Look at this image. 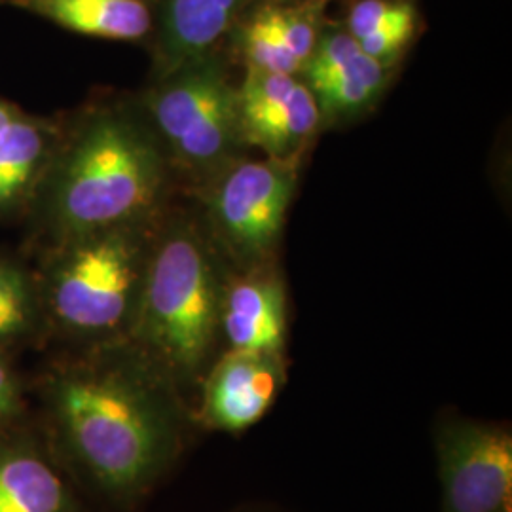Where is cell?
I'll list each match as a JSON object with an SVG mask.
<instances>
[{
    "mask_svg": "<svg viewBox=\"0 0 512 512\" xmlns=\"http://www.w3.org/2000/svg\"><path fill=\"white\" fill-rule=\"evenodd\" d=\"M296 177V162L234 160L202 184L203 230L228 268L274 264Z\"/></svg>",
    "mask_w": 512,
    "mask_h": 512,
    "instance_id": "6",
    "label": "cell"
},
{
    "mask_svg": "<svg viewBox=\"0 0 512 512\" xmlns=\"http://www.w3.org/2000/svg\"><path fill=\"white\" fill-rule=\"evenodd\" d=\"M420 23V14H418L416 4H410L399 18L393 19L382 29L359 38L357 42L368 57L389 67L414 42V38L418 35V29H420Z\"/></svg>",
    "mask_w": 512,
    "mask_h": 512,
    "instance_id": "19",
    "label": "cell"
},
{
    "mask_svg": "<svg viewBox=\"0 0 512 512\" xmlns=\"http://www.w3.org/2000/svg\"><path fill=\"white\" fill-rule=\"evenodd\" d=\"M25 410V387L14 365L12 351L0 348V431L23 425Z\"/></svg>",
    "mask_w": 512,
    "mask_h": 512,
    "instance_id": "21",
    "label": "cell"
},
{
    "mask_svg": "<svg viewBox=\"0 0 512 512\" xmlns=\"http://www.w3.org/2000/svg\"><path fill=\"white\" fill-rule=\"evenodd\" d=\"M0 2H6V4H8V2H10V0H0Z\"/></svg>",
    "mask_w": 512,
    "mask_h": 512,
    "instance_id": "23",
    "label": "cell"
},
{
    "mask_svg": "<svg viewBox=\"0 0 512 512\" xmlns=\"http://www.w3.org/2000/svg\"><path fill=\"white\" fill-rule=\"evenodd\" d=\"M255 0H150L152 78L213 54Z\"/></svg>",
    "mask_w": 512,
    "mask_h": 512,
    "instance_id": "12",
    "label": "cell"
},
{
    "mask_svg": "<svg viewBox=\"0 0 512 512\" xmlns=\"http://www.w3.org/2000/svg\"><path fill=\"white\" fill-rule=\"evenodd\" d=\"M440 512H512V433L465 416L435 423Z\"/></svg>",
    "mask_w": 512,
    "mask_h": 512,
    "instance_id": "7",
    "label": "cell"
},
{
    "mask_svg": "<svg viewBox=\"0 0 512 512\" xmlns=\"http://www.w3.org/2000/svg\"><path fill=\"white\" fill-rule=\"evenodd\" d=\"M38 397L61 465L118 507L164 480L194 423L179 389L128 340L67 349L42 374Z\"/></svg>",
    "mask_w": 512,
    "mask_h": 512,
    "instance_id": "1",
    "label": "cell"
},
{
    "mask_svg": "<svg viewBox=\"0 0 512 512\" xmlns=\"http://www.w3.org/2000/svg\"><path fill=\"white\" fill-rule=\"evenodd\" d=\"M387 69L361 50L344 67L308 84L321 118H351L370 109L384 92Z\"/></svg>",
    "mask_w": 512,
    "mask_h": 512,
    "instance_id": "16",
    "label": "cell"
},
{
    "mask_svg": "<svg viewBox=\"0 0 512 512\" xmlns=\"http://www.w3.org/2000/svg\"><path fill=\"white\" fill-rule=\"evenodd\" d=\"M327 2L329 0H300L291 4L266 2L279 35L300 67H304L310 59L317 38L323 31V10Z\"/></svg>",
    "mask_w": 512,
    "mask_h": 512,
    "instance_id": "18",
    "label": "cell"
},
{
    "mask_svg": "<svg viewBox=\"0 0 512 512\" xmlns=\"http://www.w3.org/2000/svg\"><path fill=\"white\" fill-rule=\"evenodd\" d=\"M220 334L226 349L285 353L287 289L274 264L226 270Z\"/></svg>",
    "mask_w": 512,
    "mask_h": 512,
    "instance_id": "10",
    "label": "cell"
},
{
    "mask_svg": "<svg viewBox=\"0 0 512 512\" xmlns=\"http://www.w3.org/2000/svg\"><path fill=\"white\" fill-rule=\"evenodd\" d=\"M139 103L156 129L177 181L207 183L236 160L238 88L217 52L152 78Z\"/></svg>",
    "mask_w": 512,
    "mask_h": 512,
    "instance_id": "5",
    "label": "cell"
},
{
    "mask_svg": "<svg viewBox=\"0 0 512 512\" xmlns=\"http://www.w3.org/2000/svg\"><path fill=\"white\" fill-rule=\"evenodd\" d=\"M177 175L135 99H103L59 118V133L23 219L40 247L162 217Z\"/></svg>",
    "mask_w": 512,
    "mask_h": 512,
    "instance_id": "2",
    "label": "cell"
},
{
    "mask_svg": "<svg viewBox=\"0 0 512 512\" xmlns=\"http://www.w3.org/2000/svg\"><path fill=\"white\" fill-rule=\"evenodd\" d=\"M239 50L247 69L266 73L300 74V63L279 35L266 2L239 19Z\"/></svg>",
    "mask_w": 512,
    "mask_h": 512,
    "instance_id": "17",
    "label": "cell"
},
{
    "mask_svg": "<svg viewBox=\"0 0 512 512\" xmlns=\"http://www.w3.org/2000/svg\"><path fill=\"white\" fill-rule=\"evenodd\" d=\"M164 215L40 247L33 270L46 336L67 349L128 340Z\"/></svg>",
    "mask_w": 512,
    "mask_h": 512,
    "instance_id": "4",
    "label": "cell"
},
{
    "mask_svg": "<svg viewBox=\"0 0 512 512\" xmlns=\"http://www.w3.org/2000/svg\"><path fill=\"white\" fill-rule=\"evenodd\" d=\"M8 4L84 37L147 42L152 35L150 0H10Z\"/></svg>",
    "mask_w": 512,
    "mask_h": 512,
    "instance_id": "14",
    "label": "cell"
},
{
    "mask_svg": "<svg viewBox=\"0 0 512 512\" xmlns=\"http://www.w3.org/2000/svg\"><path fill=\"white\" fill-rule=\"evenodd\" d=\"M40 338H46V325L35 270L0 255V348L14 353Z\"/></svg>",
    "mask_w": 512,
    "mask_h": 512,
    "instance_id": "15",
    "label": "cell"
},
{
    "mask_svg": "<svg viewBox=\"0 0 512 512\" xmlns=\"http://www.w3.org/2000/svg\"><path fill=\"white\" fill-rule=\"evenodd\" d=\"M19 109H21V107H18L16 103H12V101L0 97V131L16 116V112H18Z\"/></svg>",
    "mask_w": 512,
    "mask_h": 512,
    "instance_id": "22",
    "label": "cell"
},
{
    "mask_svg": "<svg viewBox=\"0 0 512 512\" xmlns=\"http://www.w3.org/2000/svg\"><path fill=\"white\" fill-rule=\"evenodd\" d=\"M285 380V353L224 349L198 385L192 420L209 431L241 433L270 412Z\"/></svg>",
    "mask_w": 512,
    "mask_h": 512,
    "instance_id": "8",
    "label": "cell"
},
{
    "mask_svg": "<svg viewBox=\"0 0 512 512\" xmlns=\"http://www.w3.org/2000/svg\"><path fill=\"white\" fill-rule=\"evenodd\" d=\"M414 4L412 0H357L349 8L346 29L359 40L399 18L404 10Z\"/></svg>",
    "mask_w": 512,
    "mask_h": 512,
    "instance_id": "20",
    "label": "cell"
},
{
    "mask_svg": "<svg viewBox=\"0 0 512 512\" xmlns=\"http://www.w3.org/2000/svg\"><path fill=\"white\" fill-rule=\"evenodd\" d=\"M226 270L203 226L165 213L128 342L179 389L190 410L203 374L219 357Z\"/></svg>",
    "mask_w": 512,
    "mask_h": 512,
    "instance_id": "3",
    "label": "cell"
},
{
    "mask_svg": "<svg viewBox=\"0 0 512 512\" xmlns=\"http://www.w3.org/2000/svg\"><path fill=\"white\" fill-rule=\"evenodd\" d=\"M239 137L270 160L296 162L321 128V112L298 74L247 69L238 88Z\"/></svg>",
    "mask_w": 512,
    "mask_h": 512,
    "instance_id": "9",
    "label": "cell"
},
{
    "mask_svg": "<svg viewBox=\"0 0 512 512\" xmlns=\"http://www.w3.org/2000/svg\"><path fill=\"white\" fill-rule=\"evenodd\" d=\"M0 512H84L48 440L23 425L0 431Z\"/></svg>",
    "mask_w": 512,
    "mask_h": 512,
    "instance_id": "11",
    "label": "cell"
},
{
    "mask_svg": "<svg viewBox=\"0 0 512 512\" xmlns=\"http://www.w3.org/2000/svg\"><path fill=\"white\" fill-rule=\"evenodd\" d=\"M59 133V118L19 109L0 131V222L23 219Z\"/></svg>",
    "mask_w": 512,
    "mask_h": 512,
    "instance_id": "13",
    "label": "cell"
}]
</instances>
